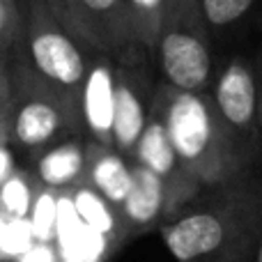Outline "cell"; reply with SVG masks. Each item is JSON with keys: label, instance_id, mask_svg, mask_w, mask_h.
Instances as JSON below:
<instances>
[{"label": "cell", "instance_id": "7402d4cb", "mask_svg": "<svg viewBox=\"0 0 262 262\" xmlns=\"http://www.w3.org/2000/svg\"><path fill=\"white\" fill-rule=\"evenodd\" d=\"M244 262H262V239L255 244V249L249 253V258H246Z\"/></svg>", "mask_w": 262, "mask_h": 262}, {"label": "cell", "instance_id": "7c38bea8", "mask_svg": "<svg viewBox=\"0 0 262 262\" xmlns=\"http://www.w3.org/2000/svg\"><path fill=\"white\" fill-rule=\"evenodd\" d=\"M85 166L88 138L83 134H74L41 152L32 161V170L28 175L35 186L49 193H69L85 184Z\"/></svg>", "mask_w": 262, "mask_h": 262}, {"label": "cell", "instance_id": "5bb4252c", "mask_svg": "<svg viewBox=\"0 0 262 262\" xmlns=\"http://www.w3.org/2000/svg\"><path fill=\"white\" fill-rule=\"evenodd\" d=\"M74 205V212L81 219L85 226H90L95 232L99 235H108L113 237L115 244H122L120 242V223H118V214H115L113 207L104 203L101 195H97L90 186L81 184L78 189L64 193Z\"/></svg>", "mask_w": 262, "mask_h": 262}, {"label": "cell", "instance_id": "4fadbf2b", "mask_svg": "<svg viewBox=\"0 0 262 262\" xmlns=\"http://www.w3.org/2000/svg\"><path fill=\"white\" fill-rule=\"evenodd\" d=\"M131 161L124 159L113 147H104L99 143L88 140V166H85V186H90L97 195L104 198L115 212L124 203L131 189Z\"/></svg>", "mask_w": 262, "mask_h": 262}, {"label": "cell", "instance_id": "7a4b0ae2", "mask_svg": "<svg viewBox=\"0 0 262 262\" xmlns=\"http://www.w3.org/2000/svg\"><path fill=\"white\" fill-rule=\"evenodd\" d=\"M154 108L166 124L182 170L200 191L230 180L255 163L221 127L207 92L177 90L157 81Z\"/></svg>", "mask_w": 262, "mask_h": 262}, {"label": "cell", "instance_id": "8fae6325", "mask_svg": "<svg viewBox=\"0 0 262 262\" xmlns=\"http://www.w3.org/2000/svg\"><path fill=\"white\" fill-rule=\"evenodd\" d=\"M131 161L140 163L143 168L152 170L157 177H161L163 184L170 191V198L175 203V212H180L195 193H200V189L182 170V163L170 143L168 129L163 124L161 115L157 113V108L152 111L138 143H136V152Z\"/></svg>", "mask_w": 262, "mask_h": 262}, {"label": "cell", "instance_id": "d4e9b609", "mask_svg": "<svg viewBox=\"0 0 262 262\" xmlns=\"http://www.w3.org/2000/svg\"><path fill=\"white\" fill-rule=\"evenodd\" d=\"M3 55H5V51H0V58H3Z\"/></svg>", "mask_w": 262, "mask_h": 262}, {"label": "cell", "instance_id": "5b68a950", "mask_svg": "<svg viewBox=\"0 0 262 262\" xmlns=\"http://www.w3.org/2000/svg\"><path fill=\"white\" fill-rule=\"evenodd\" d=\"M12 104L7 113V145L35 161L41 152L74 134H83V122L23 60L9 67ZM85 136V134H83Z\"/></svg>", "mask_w": 262, "mask_h": 262}, {"label": "cell", "instance_id": "9c48e42d", "mask_svg": "<svg viewBox=\"0 0 262 262\" xmlns=\"http://www.w3.org/2000/svg\"><path fill=\"white\" fill-rule=\"evenodd\" d=\"M131 175H134L131 189L124 203L115 212L122 244L152 230H159L161 223L175 214V203L161 177H157L152 170L136 161H131Z\"/></svg>", "mask_w": 262, "mask_h": 262}, {"label": "cell", "instance_id": "30bf717a", "mask_svg": "<svg viewBox=\"0 0 262 262\" xmlns=\"http://www.w3.org/2000/svg\"><path fill=\"white\" fill-rule=\"evenodd\" d=\"M115 108V60L104 51H90L81 90V120L88 140L113 147Z\"/></svg>", "mask_w": 262, "mask_h": 262}, {"label": "cell", "instance_id": "d6986e66", "mask_svg": "<svg viewBox=\"0 0 262 262\" xmlns=\"http://www.w3.org/2000/svg\"><path fill=\"white\" fill-rule=\"evenodd\" d=\"M21 37V14L16 0H0V51L12 49Z\"/></svg>", "mask_w": 262, "mask_h": 262}, {"label": "cell", "instance_id": "9a60e30c", "mask_svg": "<svg viewBox=\"0 0 262 262\" xmlns=\"http://www.w3.org/2000/svg\"><path fill=\"white\" fill-rule=\"evenodd\" d=\"M262 0H200L212 37H223L253 16Z\"/></svg>", "mask_w": 262, "mask_h": 262}, {"label": "cell", "instance_id": "e0dca14e", "mask_svg": "<svg viewBox=\"0 0 262 262\" xmlns=\"http://www.w3.org/2000/svg\"><path fill=\"white\" fill-rule=\"evenodd\" d=\"M131 18H134L136 37H138L143 51L147 58H152L154 49V37H157V28L161 21V12L166 0H127Z\"/></svg>", "mask_w": 262, "mask_h": 262}, {"label": "cell", "instance_id": "cb8c5ba5", "mask_svg": "<svg viewBox=\"0 0 262 262\" xmlns=\"http://www.w3.org/2000/svg\"><path fill=\"white\" fill-rule=\"evenodd\" d=\"M0 235H3V212H0Z\"/></svg>", "mask_w": 262, "mask_h": 262}, {"label": "cell", "instance_id": "603a6c76", "mask_svg": "<svg viewBox=\"0 0 262 262\" xmlns=\"http://www.w3.org/2000/svg\"><path fill=\"white\" fill-rule=\"evenodd\" d=\"M258 99H260V129H262V69L258 74Z\"/></svg>", "mask_w": 262, "mask_h": 262}, {"label": "cell", "instance_id": "3957f363", "mask_svg": "<svg viewBox=\"0 0 262 262\" xmlns=\"http://www.w3.org/2000/svg\"><path fill=\"white\" fill-rule=\"evenodd\" d=\"M212 41L200 0H166L149 62L168 85L207 92L216 72Z\"/></svg>", "mask_w": 262, "mask_h": 262}, {"label": "cell", "instance_id": "ba28073f", "mask_svg": "<svg viewBox=\"0 0 262 262\" xmlns=\"http://www.w3.org/2000/svg\"><path fill=\"white\" fill-rule=\"evenodd\" d=\"M78 5L95 49L108 53L115 62L152 64L136 37L127 0H78Z\"/></svg>", "mask_w": 262, "mask_h": 262}, {"label": "cell", "instance_id": "44dd1931", "mask_svg": "<svg viewBox=\"0 0 262 262\" xmlns=\"http://www.w3.org/2000/svg\"><path fill=\"white\" fill-rule=\"evenodd\" d=\"M12 172H14V168H12V154L5 149V145H0V184H3V182L7 180Z\"/></svg>", "mask_w": 262, "mask_h": 262}, {"label": "cell", "instance_id": "ffe728a7", "mask_svg": "<svg viewBox=\"0 0 262 262\" xmlns=\"http://www.w3.org/2000/svg\"><path fill=\"white\" fill-rule=\"evenodd\" d=\"M12 104V76L9 67L0 58V145H7V113Z\"/></svg>", "mask_w": 262, "mask_h": 262}, {"label": "cell", "instance_id": "52a82bcc", "mask_svg": "<svg viewBox=\"0 0 262 262\" xmlns=\"http://www.w3.org/2000/svg\"><path fill=\"white\" fill-rule=\"evenodd\" d=\"M154 90L157 81L149 74V64L115 62L113 149L129 161L154 111Z\"/></svg>", "mask_w": 262, "mask_h": 262}, {"label": "cell", "instance_id": "2e32d148", "mask_svg": "<svg viewBox=\"0 0 262 262\" xmlns=\"http://www.w3.org/2000/svg\"><path fill=\"white\" fill-rule=\"evenodd\" d=\"M32 195H35V182L32 177L14 170L7 180L0 184V212L9 216H28L32 209Z\"/></svg>", "mask_w": 262, "mask_h": 262}, {"label": "cell", "instance_id": "6da1fadb", "mask_svg": "<svg viewBox=\"0 0 262 262\" xmlns=\"http://www.w3.org/2000/svg\"><path fill=\"white\" fill-rule=\"evenodd\" d=\"M157 232L177 262H244L262 239V159L205 186Z\"/></svg>", "mask_w": 262, "mask_h": 262}, {"label": "cell", "instance_id": "ac0fdd59", "mask_svg": "<svg viewBox=\"0 0 262 262\" xmlns=\"http://www.w3.org/2000/svg\"><path fill=\"white\" fill-rule=\"evenodd\" d=\"M49 5V9L53 12V16L81 41L83 46L88 49H95L90 41V35H88V28H85V21H83V14H81V5L78 0H44ZM99 51V49H97Z\"/></svg>", "mask_w": 262, "mask_h": 262}, {"label": "cell", "instance_id": "8992f818", "mask_svg": "<svg viewBox=\"0 0 262 262\" xmlns=\"http://www.w3.org/2000/svg\"><path fill=\"white\" fill-rule=\"evenodd\" d=\"M216 120L235 145L251 159L262 157L258 72L244 55H232L214 72L207 90Z\"/></svg>", "mask_w": 262, "mask_h": 262}, {"label": "cell", "instance_id": "277c9868", "mask_svg": "<svg viewBox=\"0 0 262 262\" xmlns=\"http://www.w3.org/2000/svg\"><path fill=\"white\" fill-rule=\"evenodd\" d=\"M18 41L23 44V62L81 118V90L92 49L83 46L53 16L44 0L26 3Z\"/></svg>", "mask_w": 262, "mask_h": 262}]
</instances>
